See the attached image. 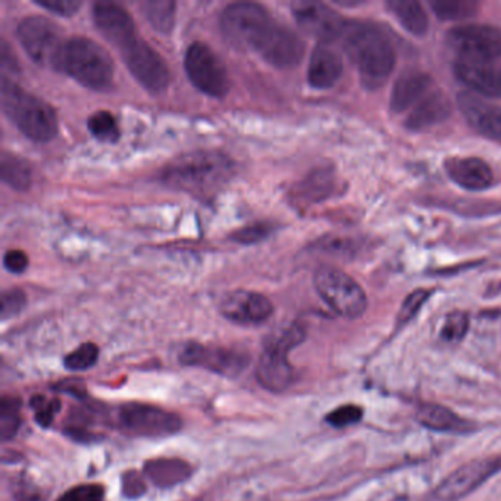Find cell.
Segmentation results:
<instances>
[{
    "label": "cell",
    "mask_w": 501,
    "mask_h": 501,
    "mask_svg": "<svg viewBox=\"0 0 501 501\" xmlns=\"http://www.w3.org/2000/svg\"><path fill=\"white\" fill-rule=\"evenodd\" d=\"M234 175V162L217 152H199L179 156L163 168L161 179L166 186L206 197L224 187Z\"/></svg>",
    "instance_id": "6da1fadb"
},
{
    "label": "cell",
    "mask_w": 501,
    "mask_h": 501,
    "mask_svg": "<svg viewBox=\"0 0 501 501\" xmlns=\"http://www.w3.org/2000/svg\"><path fill=\"white\" fill-rule=\"evenodd\" d=\"M343 43L366 89H378L388 80L394 69L395 52L378 27L363 22L347 24Z\"/></svg>",
    "instance_id": "7a4b0ae2"
},
{
    "label": "cell",
    "mask_w": 501,
    "mask_h": 501,
    "mask_svg": "<svg viewBox=\"0 0 501 501\" xmlns=\"http://www.w3.org/2000/svg\"><path fill=\"white\" fill-rule=\"evenodd\" d=\"M0 103L4 115L30 140L44 143L56 136L58 116L53 107L6 77L0 85Z\"/></svg>",
    "instance_id": "3957f363"
},
{
    "label": "cell",
    "mask_w": 501,
    "mask_h": 501,
    "mask_svg": "<svg viewBox=\"0 0 501 501\" xmlns=\"http://www.w3.org/2000/svg\"><path fill=\"white\" fill-rule=\"evenodd\" d=\"M305 340V331L298 323H287L269 332L264 341L256 377L260 386L271 393H282L293 383L294 370L289 354Z\"/></svg>",
    "instance_id": "277c9868"
},
{
    "label": "cell",
    "mask_w": 501,
    "mask_h": 501,
    "mask_svg": "<svg viewBox=\"0 0 501 501\" xmlns=\"http://www.w3.org/2000/svg\"><path fill=\"white\" fill-rule=\"evenodd\" d=\"M58 71L68 74L91 90L109 89L114 81L111 56L100 44L85 37H73L65 42Z\"/></svg>",
    "instance_id": "5b68a950"
},
{
    "label": "cell",
    "mask_w": 501,
    "mask_h": 501,
    "mask_svg": "<svg viewBox=\"0 0 501 501\" xmlns=\"http://www.w3.org/2000/svg\"><path fill=\"white\" fill-rule=\"evenodd\" d=\"M274 24L268 11L258 4H228L221 15L222 35L240 51H258Z\"/></svg>",
    "instance_id": "8992f818"
},
{
    "label": "cell",
    "mask_w": 501,
    "mask_h": 501,
    "mask_svg": "<svg viewBox=\"0 0 501 501\" xmlns=\"http://www.w3.org/2000/svg\"><path fill=\"white\" fill-rule=\"evenodd\" d=\"M314 289L323 302L343 318H359L368 307L363 289L340 269L331 266L318 269L314 274Z\"/></svg>",
    "instance_id": "52a82bcc"
},
{
    "label": "cell",
    "mask_w": 501,
    "mask_h": 501,
    "mask_svg": "<svg viewBox=\"0 0 501 501\" xmlns=\"http://www.w3.org/2000/svg\"><path fill=\"white\" fill-rule=\"evenodd\" d=\"M181 419L175 413L149 404H123L116 412V426L130 437L161 438L179 433Z\"/></svg>",
    "instance_id": "ba28073f"
},
{
    "label": "cell",
    "mask_w": 501,
    "mask_h": 501,
    "mask_svg": "<svg viewBox=\"0 0 501 501\" xmlns=\"http://www.w3.org/2000/svg\"><path fill=\"white\" fill-rule=\"evenodd\" d=\"M18 39L36 64L58 71L67 40L55 22L40 15L26 18L18 26Z\"/></svg>",
    "instance_id": "9c48e42d"
},
{
    "label": "cell",
    "mask_w": 501,
    "mask_h": 501,
    "mask_svg": "<svg viewBox=\"0 0 501 501\" xmlns=\"http://www.w3.org/2000/svg\"><path fill=\"white\" fill-rule=\"evenodd\" d=\"M186 73L195 89L212 98H224L230 89L226 65L204 43L195 42L186 52Z\"/></svg>",
    "instance_id": "30bf717a"
},
{
    "label": "cell",
    "mask_w": 501,
    "mask_h": 501,
    "mask_svg": "<svg viewBox=\"0 0 501 501\" xmlns=\"http://www.w3.org/2000/svg\"><path fill=\"white\" fill-rule=\"evenodd\" d=\"M447 42L462 60L496 62L501 58V33L494 27L480 24L456 27L449 31Z\"/></svg>",
    "instance_id": "8fae6325"
},
{
    "label": "cell",
    "mask_w": 501,
    "mask_h": 501,
    "mask_svg": "<svg viewBox=\"0 0 501 501\" xmlns=\"http://www.w3.org/2000/svg\"><path fill=\"white\" fill-rule=\"evenodd\" d=\"M123 62L139 83L152 93H159L168 87L171 73L165 60L140 39H134L121 49Z\"/></svg>",
    "instance_id": "7c38bea8"
},
{
    "label": "cell",
    "mask_w": 501,
    "mask_h": 501,
    "mask_svg": "<svg viewBox=\"0 0 501 501\" xmlns=\"http://www.w3.org/2000/svg\"><path fill=\"white\" fill-rule=\"evenodd\" d=\"M293 17L306 35L330 44L343 39L347 22L327 4L319 2H298L293 4Z\"/></svg>",
    "instance_id": "4fadbf2b"
},
{
    "label": "cell",
    "mask_w": 501,
    "mask_h": 501,
    "mask_svg": "<svg viewBox=\"0 0 501 501\" xmlns=\"http://www.w3.org/2000/svg\"><path fill=\"white\" fill-rule=\"evenodd\" d=\"M179 362L186 366H195L211 370L213 374L235 378L246 370L249 357L230 348L209 347V346L190 343L179 354Z\"/></svg>",
    "instance_id": "5bb4252c"
},
{
    "label": "cell",
    "mask_w": 501,
    "mask_h": 501,
    "mask_svg": "<svg viewBox=\"0 0 501 501\" xmlns=\"http://www.w3.org/2000/svg\"><path fill=\"white\" fill-rule=\"evenodd\" d=\"M501 469V457L496 459L476 460L463 465L447 476L435 489V497L440 501H459L480 489L485 481L489 480Z\"/></svg>",
    "instance_id": "9a60e30c"
},
{
    "label": "cell",
    "mask_w": 501,
    "mask_h": 501,
    "mask_svg": "<svg viewBox=\"0 0 501 501\" xmlns=\"http://www.w3.org/2000/svg\"><path fill=\"white\" fill-rule=\"evenodd\" d=\"M256 52L276 68H293L302 62L305 44L293 31L274 24Z\"/></svg>",
    "instance_id": "2e32d148"
},
{
    "label": "cell",
    "mask_w": 501,
    "mask_h": 501,
    "mask_svg": "<svg viewBox=\"0 0 501 501\" xmlns=\"http://www.w3.org/2000/svg\"><path fill=\"white\" fill-rule=\"evenodd\" d=\"M221 314L224 318L242 325H259L268 321L274 307L264 294L237 290L222 298Z\"/></svg>",
    "instance_id": "e0dca14e"
},
{
    "label": "cell",
    "mask_w": 501,
    "mask_h": 501,
    "mask_svg": "<svg viewBox=\"0 0 501 501\" xmlns=\"http://www.w3.org/2000/svg\"><path fill=\"white\" fill-rule=\"evenodd\" d=\"M94 24L99 31L119 51L128 43L137 39L136 27L131 15L114 2H98L93 6Z\"/></svg>",
    "instance_id": "ac0fdd59"
},
{
    "label": "cell",
    "mask_w": 501,
    "mask_h": 501,
    "mask_svg": "<svg viewBox=\"0 0 501 501\" xmlns=\"http://www.w3.org/2000/svg\"><path fill=\"white\" fill-rule=\"evenodd\" d=\"M456 77L473 93L501 98V65L484 60H462L455 64Z\"/></svg>",
    "instance_id": "d6986e66"
},
{
    "label": "cell",
    "mask_w": 501,
    "mask_h": 501,
    "mask_svg": "<svg viewBox=\"0 0 501 501\" xmlns=\"http://www.w3.org/2000/svg\"><path fill=\"white\" fill-rule=\"evenodd\" d=\"M457 105L467 123L481 136L489 140L501 141V109L489 105L476 94L463 93L457 98Z\"/></svg>",
    "instance_id": "ffe728a7"
},
{
    "label": "cell",
    "mask_w": 501,
    "mask_h": 501,
    "mask_svg": "<svg viewBox=\"0 0 501 501\" xmlns=\"http://www.w3.org/2000/svg\"><path fill=\"white\" fill-rule=\"evenodd\" d=\"M446 171L457 186L473 192L489 188L494 181L493 171L480 157H451L446 162Z\"/></svg>",
    "instance_id": "44dd1931"
},
{
    "label": "cell",
    "mask_w": 501,
    "mask_h": 501,
    "mask_svg": "<svg viewBox=\"0 0 501 501\" xmlns=\"http://www.w3.org/2000/svg\"><path fill=\"white\" fill-rule=\"evenodd\" d=\"M343 76V60L328 44L314 47L307 68V81L314 89H331Z\"/></svg>",
    "instance_id": "7402d4cb"
},
{
    "label": "cell",
    "mask_w": 501,
    "mask_h": 501,
    "mask_svg": "<svg viewBox=\"0 0 501 501\" xmlns=\"http://www.w3.org/2000/svg\"><path fill=\"white\" fill-rule=\"evenodd\" d=\"M429 85H431V78L428 74L422 71H408L402 74L393 87L390 99L391 111L402 114L409 107H417L425 93L428 91Z\"/></svg>",
    "instance_id": "603a6c76"
},
{
    "label": "cell",
    "mask_w": 501,
    "mask_h": 501,
    "mask_svg": "<svg viewBox=\"0 0 501 501\" xmlns=\"http://www.w3.org/2000/svg\"><path fill=\"white\" fill-rule=\"evenodd\" d=\"M451 114V103L444 93L428 94L409 114L406 127L409 130H425L446 121Z\"/></svg>",
    "instance_id": "cb8c5ba5"
},
{
    "label": "cell",
    "mask_w": 501,
    "mask_h": 501,
    "mask_svg": "<svg viewBox=\"0 0 501 501\" xmlns=\"http://www.w3.org/2000/svg\"><path fill=\"white\" fill-rule=\"evenodd\" d=\"M418 421L424 425L425 428L440 431V433H462L471 431L472 424L465 421L453 410L440 404L424 403L418 408Z\"/></svg>",
    "instance_id": "d4e9b609"
},
{
    "label": "cell",
    "mask_w": 501,
    "mask_h": 501,
    "mask_svg": "<svg viewBox=\"0 0 501 501\" xmlns=\"http://www.w3.org/2000/svg\"><path fill=\"white\" fill-rule=\"evenodd\" d=\"M386 6L391 13L399 20L400 24L413 36L426 35L428 31V17L422 4L415 0H390Z\"/></svg>",
    "instance_id": "484cf974"
},
{
    "label": "cell",
    "mask_w": 501,
    "mask_h": 501,
    "mask_svg": "<svg viewBox=\"0 0 501 501\" xmlns=\"http://www.w3.org/2000/svg\"><path fill=\"white\" fill-rule=\"evenodd\" d=\"M0 175L4 183L18 192L28 190L33 181L30 165L21 157L8 152H4L0 157Z\"/></svg>",
    "instance_id": "4316f807"
},
{
    "label": "cell",
    "mask_w": 501,
    "mask_h": 501,
    "mask_svg": "<svg viewBox=\"0 0 501 501\" xmlns=\"http://www.w3.org/2000/svg\"><path fill=\"white\" fill-rule=\"evenodd\" d=\"M146 473L155 484L171 487L187 480L190 475L187 463L175 459L152 460L146 465Z\"/></svg>",
    "instance_id": "83f0119b"
},
{
    "label": "cell",
    "mask_w": 501,
    "mask_h": 501,
    "mask_svg": "<svg viewBox=\"0 0 501 501\" xmlns=\"http://www.w3.org/2000/svg\"><path fill=\"white\" fill-rule=\"evenodd\" d=\"M336 187L334 175L328 171H316L298 187V199L302 202H319L331 195Z\"/></svg>",
    "instance_id": "f1b7e54d"
},
{
    "label": "cell",
    "mask_w": 501,
    "mask_h": 501,
    "mask_svg": "<svg viewBox=\"0 0 501 501\" xmlns=\"http://www.w3.org/2000/svg\"><path fill=\"white\" fill-rule=\"evenodd\" d=\"M431 8L442 21H463L475 17L480 4L471 0H433Z\"/></svg>",
    "instance_id": "f546056e"
},
{
    "label": "cell",
    "mask_w": 501,
    "mask_h": 501,
    "mask_svg": "<svg viewBox=\"0 0 501 501\" xmlns=\"http://www.w3.org/2000/svg\"><path fill=\"white\" fill-rule=\"evenodd\" d=\"M177 4L171 0H149L143 4V12L150 26L159 33H170L174 28Z\"/></svg>",
    "instance_id": "4dcf8cb0"
},
{
    "label": "cell",
    "mask_w": 501,
    "mask_h": 501,
    "mask_svg": "<svg viewBox=\"0 0 501 501\" xmlns=\"http://www.w3.org/2000/svg\"><path fill=\"white\" fill-rule=\"evenodd\" d=\"M91 136L103 143H116L119 139V128L111 112L99 111L87 121Z\"/></svg>",
    "instance_id": "1f68e13d"
},
{
    "label": "cell",
    "mask_w": 501,
    "mask_h": 501,
    "mask_svg": "<svg viewBox=\"0 0 501 501\" xmlns=\"http://www.w3.org/2000/svg\"><path fill=\"white\" fill-rule=\"evenodd\" d=\"M99 359V347L93 343H84L80 347L76 348L74 352L67 354L64 359L65 368L74 372H81L87 370L91 366L96 365Z\"/></svg>",
    "instance_id": "d6a6232c"
},
{
    "label": "cell",
    "mask_w": 501,
    "mask_h": 501,
    "mask_svg": "<svg viewBox=\"0 0 501 501\" xmlns=\"http://www.w3.org/2000/svg\"><path fill=\"white\" fill-rule=\"evenodd\" d=\"M20 428V403L17 400H2L0 406V437L4 441H8L15 437Z\"/></svg>",
    "instance_id": "836d02e7"
},
{
    "label": "cell",
    "mask_w": 501,
    "mask_h": 501,
    "mask_svg": "<svg viewBox=\"0 0 501 501\" xmlns=\"http://www.w3.org/2000/svg\"><path fill=\"white\" fill-rule=\"evenodd\" d=\"M469 330V316L465 312H453L446 318L442 325L441 338L447 343H459L466 337Z\"/></svg>",
    "instance_id": "e575fe53"
},
{
    "label": "cell",
    "mask_w": 501,
    "mask_h": 501,
    "mask_svg": "<svg viewBox=\"0 0 501 501\" xmlns=\"http://www.w3.org/2000/svg\"><path fill=\"white\" fill-rule=\"evenodd\" d=\"M363 417V409L356 404H345L341 408L332 410L328 413L325 421L334 426V428H346V426H352V425L361 422Z\"/></svg>",
    "instance_id": "d590c367"
},
{
    "label": "cell",
    "mask_w": 501,
    "mask_h": 501,
    "mask_svg": "<svg viewBox=\"0 0 501 501\" xmlns=\"http://www.w3.org/2000/svg\"><path fill=\"white\" fill-rule=\"evenodd\" d=\"M31 409L35 410L36 421L42 426H51L56 413L60 412V402L47 399L44 395H36L31 399Z\"/></svg>",
    "instance_id": "8d00e7d4"
},
{
    "label": "cell",
    "mask_w": 501,
    "mask_h": 501,
    "mask_svg": "<svg viewBox=\"0 0 501 501\" xmlns=\"http://www.w3.org/2000/svg\"><path fill=\"white\" fill-rule=\"evenodd\" d=\"M105 489L102 485L84 484L68 489L58 501H103Z\"/></svg>",
    "instance_id": "74e56055"
},
{
    "label": "cell",
    "mask_w": 501,
    "mask_h": 501,
    "mask_svg": "<svg viewBox=\"0 0 501 501\" xmlns=\"http://www.w3.org/2000/svg\"><path fill=\"white\" fill-rule=\"evenodd\" d=\"M428 298L429 291H426V290L413 291V293L404 300L403 306L400 309L399 319H397L400 325H404V323H408L409 321H412V319L417 316L418 312L421 310V307L424 306V303L426 302V298Z\"/></svg>",
    "instance_id": "f35d334b"
},
{
    "label": "cell",
    "mask_w": 501,
    "mask_h": 501,
    "mask_svg": "<svg viewBox=\"0 0 501 501\" xmlns=\"http://www.w3.org/2000/svg\"><path fill=\"white\" fill-rule=\"evenodd\" d=\"M26 294L21 290H8L2 294V319L12 318L26 307Z\"/></svg>",
    "instance_id": "ab89813d"
},
{
    "label": "cell",
    "mask_w": 501,
    "mask_h": 501,
    "mask_svg": "<svg viewBox=\"0 0 501 501\" xmlns=\"http://www.w3.org/2000/svg\"><path fill=\"white\" fill-rule=\"evenodd\" d=\"M269 233H271V227L256 224V226L244 227L242 230L235 231L231 238L234 242L242 243V244H255L268 237Z\"/></svg>",
    "instance_id": "60d3db41"
},
{
    "label": "cell",
    "mask_w": 501,
    "mask_h": 501,
    "mask_svg": "<svg viewBox=\"0 0 501 501\" xmlns=\"http://www.w3.org/2000/svg\"><path fill=\"white\" fill-rule=\"evenodd\" d=\"M35 4L60 17H71L81 8L80 0H35Z\"/></svg>",
    "instance_id": "b9f144b4"
},
{
    "label": "cell",
    "mask_w": 501,
    "mask_h": 501,
    "mask_svg": "<svg viewBox=\"0 0 501 501\" xmlns=\"http://www.w3.org/2000/svg\"><path fill=\"white\" fill-rule=\"evenodd\" d=\"M4 266L12 274H22L28 268V256L22 250H8L4 256Z\"/></svg>",
    "instance_id": "7bdbcfd3"
},
{
    "label": "cell",
    "mask_w": 501,
    "mask_h": 501,
    "mask_svg": "<svg viewBox=\"0 0 501 501\" xmlns=\"http://www.w3.org/2000/svg\"><path fill=\"white\" fill-rule=\"evenodd\" d=\"M125 484H123V491L130 497H137L140 496L143 491H145V487H143V482H141L140 478L136 473H131V476H125Z\"/></svg>",
    "instance_id": "ee69618b"
},
{
    "label": "cell",
    "mask_w": 501,
    "mask_h": 501,
    "mask_svg": "<svg viewBox=\"0 0 501 501\" xmlns=\"http://www.w3.org/2000/svg\"><path fill=\"white\" fill-rule=\"evenodd\" d=\"M2 68H4V71H6V69L17 71L18 69L17 60L9 56V46L4 42V46H2Z\"/></svg>",
    "instance_id": "f6af8a7d"
}]
</instances>
